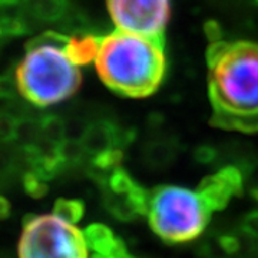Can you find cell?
<instances>
[{"instance_id":"obj_1","label":"cell","mask_w":258,"mask_h":258,"mask_svg":"<svg viewBox=\"0 0 258 258\" xmlns=\"http://www.w3.org/2000/svg\"><path fill=\"white\" fill-rule=\"evenodd\" d=\"M240 172L225 168L205 178L198 188L164 185L145 195L144 212L151 230L168 244L195 241L207 228L212 214L225 207L238 191Z\"/></svg>"},{"instance_id":"obj_2","label":"cell","mask_w":258,"mask_h":258,"mask_svg":"<svg viewBox=\"0 0 258 258\" xmlns=\"http://www.w3.org/2000/svg\"><path fill=\"white\" fill-rule=\"evenodd\" d=\"M207 63L212 122L230 131L258 132V43H211Z\"/></svg>"},{"instance_id":"obj_3","label":"cell","mask_w":258,"mask_h":258,"mask_svg":"<svg viewBox=\"0 0 258 258\" xmlns=\"http://www.w3.org/2000/svg\"><path fill=\"white\" fill-rule=\"evenodd\" d=\"M95 66L102 82L115 93L128 98L149 96L165 78L164 39L116 29L102 37Z\"/></svg>"},{"instance_id":"obj_4","label":"cell","mask_w":258,"mask_h":258,"mask_svg":"<svg viewBox=\"0 0 258 258\" xmlns=\"http://www.w3.org/2000/svg\"><path fill=\"white\" fill-rule=\"evenodd\" d=\"M66 45H43L28 50L15 71L19 93L39 108L72 98L82 75L64 52Z\"/></svg>"},{"instance_id":"obj_5","label":"cell","mask_w":258,"mask_h":258,"mask_svg":"<svg viewBox=\"0 0 258 258\" xmlns=\"http://www.w3.org/2000/svg\"><path fill=\"white\" fill-rule=\"evenodd\" d=\"M19 258H91L85 231L57 214L26 215Z\"/></svg>"},{"instance_id":"obj_6","label":"cell","mask_w":258,"mask_h":258,"mask_svg":"<svg viewBox=\"0 0 258 258\" xmlns=\"http://www.w3.org/2000/svg\"><path fill=\"white\" fill-rule=\"evenodd\" d=\"M116 29L162 37L171 18V0H106Z\"/></svg>"},{"instance_id":"obj_7","label":"cell","mask_w":258,"mask_h":258,"mask_svg":"<svg viewBox=\"0 0 258 258\" xmlns=\"http://www.w3.org/2000/svg\"><path fill=\"white\" fill-rule=\"evenodd\" d=\"M102 37L86 32H78L68 36L64 52L76 66H88L96 60L101 49Z\"/></svg>"},{"instance_id":"obj_8","label":"cell","mask_w":258,"mask_h":258,"mask_svg":"<svg viewBox=\"0 0 258 258\" xmlns=\"http://www.w3.org/2000/svg\"><path fill=\"white\" fill-rule=\"evenodd\" d=\"M23 12L42 23H55L68 15L69 0H22Z\"/></svg>"},{"instance_id":"obj_9","label":"cell","mask_w":258,"mask_h":258,"mask_svg":"<svg viewBox=\"0 0 258 258\" xmlns=\"http://www.w3.org/2000/svg\"><path fill=\"white\" fill-rule=\"evenodd\" d=\"M112 138H115V128L112 125L106 122L93 123L83 134L82 148L91 152H98L99 155L102 152L111 151L109 145Z\"/></svg>"},{"instance_id":"obj_10","label":"cell","mask_w":258,"mask_h":258,"mask_svg":"<svg viewBox=\"0 0 258 258\" xmlns=\"http://www.w3.org/2000/svg\"><path fill=\"white\" fill-rule=\"evenodd\" d=\"M40 132L47 141L53 142L56 145H60L63 142L66 126L64 122L56 115H45L39 123Z\"/></svg>"},{"instance_id":"obj_11","label":"cell","mask_w":258,"mask_h":258,"mask_svg":"<svg viewBox=\"0 0 258 258\" xmlns=\"http://www.w3.org/2000/svg\"><path fill=\"white\" fill-rule=\"evenodd\" d=\"M0 30L6 36H23L30 33V26L26 16L22 15H2L0 16Z\"/></svg>"},{"instance_id":"obj_12","label":"cell","mask_w":258,"mask_h":258,"mask_svg":"<svg viewBox=\"0 0 258 258\" xmlns=\"http://www.w3.org/2000/svg\"><path fill=\"white\" fill-rule=\"evenodd\" d=\"M53 212L69 221L79 222L83 215V205L74 200H57L53 207Z\"/></svg>"},{"instance_id":"obj_13","label":"cell","mask_w":258,"mask_h":258,"mask_svg":"<svg viewBox=\"0 0 258 258\" xmlns=\"http://www.w3.org/2000/svg\"><path fill=\"white\" fill-rule=\"evenodd\" d=\"M66 42H68V36L53 32V30H47V32L40 33L39 36L32 37L26 43V50L35 49L37 46H43V45H66Z\"/></svg>"},{"instance_id":"obj_14","label":"cell","mask_w":258,"mask_h":258,"mask_svg":"<svg viewBox=\"0 0 258 258\" xmlns=\"http://www.w3.org/2000/svg\"><path fill=\"white\" fill-rule=\"evenodd\" d=\"M19 120L6 111H0V139L2 141H10L16 138V129H18Z\"/></svg>"},{"instance_id":"obj_15","label":"cell","mask_w":258,"mask_h":258,"mask_svg":"<svg viewBox=\"0 0 258 258\" xmlns=\"http://www.w3.org/2000/svg\"><path fill=\"white\" fill-rule=\"evenodd\" d=\"M23 186H25V191L32 197H42L47 189L46 185L43 184L40 181V178L33 172L25 174V176H23Z\"/></svg>"},{"instance_id":"obj_16","label":"cell","mask_w":258,"mask_h":258,"mask_svg":"<svg viewBox=\"0 0 258 258\" xmlns=\"http://www.w3.org/2000/svg\"><path fill=\"white\" fill-rule=\"evenodd\" d=\"M19 92L16 78L13 79L12 75H0V99H15L16 93Z\"/></svg>"},{"instance_id":"obj_17","label":"cell","mask_w":258,"mask_h":258,"mask_svg":"<svg viewBox=\"0 0 258 258\" xmlns=\"http://www.w3.org/2000/svg\"><path fill=\"white\" fill-rule=\"evenodd\" d=\"M205 33L208 39L211 40V43L215 42H221V28L217 22H207L205 23Z\"/></svg>"},{"instance_id":"obj_18","label":"cell","mask_w":258,"mask_h":258,"mask_svg":"<svg viewBox=\"0 0 258 258\" xmlns=\"http://www.w3.org/2000/svg\"><path fill=\"white\" fill-rule=\"evenodd\" d=\"M10 214V204L9 201L6 200V198H3V197H0V218L2 220H5V218H8Z\"/></svg>"},{"instance_id":"obj_19","label":"cell","mask_w":258,"mask_h":258,"mask_svg":"<svg viewBox=\"0 0 258 258\" xmlns=\"http://www.w3.org/2000/svg\"><path fill=\"white\" fill-rule=\"evenodd\" d=\"M22 0H0V9H5V8H12V6H16L19 5Z\"/></svg>"},{"instance_id":"obj_20","label":"cell","mask_w":258,"mask_h":258,"mask_svg":"<svg viewBox=\"0 0 258 258\" xmlns=\"http://www.w3.org/2000/svg\"><path fill=\"white\" fill-rule=\"evenodd\" d=\"M0 36H3V33H2V30H0Z\"/></svg>"}]
</instances>
